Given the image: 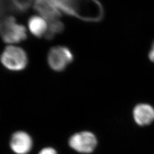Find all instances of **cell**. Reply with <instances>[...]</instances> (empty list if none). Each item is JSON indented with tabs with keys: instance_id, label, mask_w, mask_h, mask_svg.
<instances>
[{
	"instance_id": "6da1fadb",
	"label": "cell",
	"mask_w": 154,
	"mask_h": 154,
	"mask_svg": "<svg viewBox=\"0 0 154 154\" xmlns=\"http://www.w3.org/2000/svg\"><path fill=\"white\" fill-rule=\"evenodd\" d=\"M0 37L6 44L20 43L28 38L25 27L17 22L13 16L3 18L0 21Z\"/></svg>"
},
{
	"instance_id": "7a4b0ae2",
	"label": "cell",
	"mask_w": 154,
	"mask_h": 154,
	"mask_svg": "<svg viewBox=\"0 0 154 154\" xmlns=\"http://www.w3.org/2000/svg\"><path fill=\"white\" fill-rule=\"evenodd\" d=\"M0 62L6 69L11 72H21L25 70L29 63L26 51L21 48L8 46L0 55Z\"/></svg>"
},
{
	"instance_id": "3957f363",
	"label": "cell",
	"mask_w": 154,
	"mask_h": 154,
	"mask_svg": "<svg viewBox=\"0 0 154 154\" xmlns=\"http://www.w3.org/2000/svg\"><path fill=\"white\" fill-rule=\"evenodd\" d=\"M74 60L73 53L70 48L65 46L52 47L47 55V62L50 68L58 72L65 70Z\"/></svg>"
},
{
	"instance_id": "277c9868",
	"label": "cell",
	"mask_w": 154,
	"mask_h": 154,
	"mask_svg": "<svg viewBox=\"0 0 154 154\" xmlns=\"http://www.w3.org/2000/svg\"><path fill=\"white\" fill-rule=\"evenodd\" d=\"M70 147L78 152L90 154L97 145V139L92 132L82 131L72 135L69 139Z\"/></svg>"
},
{
	"instance_id": "5b68a950",
	"label": "cell",
	"mask_w": 154,
	"mask_h": 154,
	"mask_svg": "<svg viewBox=\"0 0 154 154\" xmlns=\"http://www.w3.org/2000/svg\"><path fill=\"white\" fill-rule=\"evenodd\" d=\"M33 139L27 132L18 131L11 135L10 147L16 154H27L33 148Z\"/></svg>"
},
{
	"instance_id": "8992f818",
	"label": "cell",
	"mask_w": 154,
	"mask_h": 154,
	"mask_svg": "<svg viewBox=\"0 0 154 154\" xmlns=\"http://www.w3.org/2000/svg\"><path fill=\"white\" fill-rule=\"evenodd\" d=\"M54 5L61 11L70 16L83 20L81 9L86 0H51Z\"/></svg>"
},
{
	"instance_id": "52a82bcc",
	"label": "cell",
	"mask_w": 154,
	"mask_h": 154,
	"mask_svg": "<svg viewBox=\"0 0 154 154\" xmlns=\"http://www.w3.org/2000/svg\"><path fill=\"white\" fill-rule=\"evenodd\" d=\"M33 8L35 11L50 21L57 20L61 16V13L51 0H34Z\"/></svg>"
},
{
	"instance_id": "ba28073f",
	"label": "cell",
	"mask_w": 154,
	"mask_h": 154,
	"mask_svg": "<svg viewBox=\"0 0 154 154\" xmlns=\"http://www.w3.org/2000/svg\"><path fill=\"white\" fill-rule=\"evenodd\" d=\"M133 116L138 125H149L154 121V108L149 104H139L134 109Z\"/></svg>"
},
{
	"instance_id": "9c48e42d",
	"label": "cell",
	"mask_w": 154,
	"mask_h": 154,
	"mask_svg": "<svg viewBox=\"0 0 154 154\" xmlns=\"http://www.w3.org/2000/svg\"><path fill=\"white\" fill-rule=\"evenodd\" d=\"M30 32L35 38H42L47 32V23L44 20L37 16H31L28 20Z\"/></svg>"
},
{
	"instance_id": "30bf717a",
	"label": "cell",
	"mask_w": 154,
	"mask_h": 154,
	"mask_svg": "<svg viewBox=\"0 0 154 154\" xmlns=\"http://www.w3.org/2000/svg\"><path fill=\"white\" fill-rule=\"evenodd\" d=\"M9 10L17 14L26 13L30 8L32 0H8Z\"/></svg>"
},
{
	"instance_id": "8fae6325",
	"label": "cell",
	"mask_w": 154,
	"mask_h": 154,
	"mask_svg": "<svg viewBox=\"0 0 154 154\" xmlns=\"http://www.w3.org/2000/svg\"><path fill=\"white\" fill-rule=\"evenodd\" d=\"M65 30V25L63 22L58 20L50 21L49 25L47 32L45 35V38L47 40H52L55 36L60 34Z\"/></svg>"
},
{
	"instance_id": "7c38bea8",
	"label": "cell",
	"mask_w": 154,
	"mask_h": 154,
	"mask_svg": "<svg viewBox=\"0 0 154 154\" xmlns=\"http://www.w3.org/2000/svg\"><path fill=\"white\" fill-rule=\"evenodd\" d=\"M8 11H10L8 0H0V21Z\"/></svg>"
},
{
	"instance_id": "4fadbf2b",
	"label": "cell",
	"mask_w": 154,
	"mask_h": 154,
	"mask_svg": "<svg viewBox=\"0 0 154 154\" xmlns=\"http://www.w3.org/2000/svg\"><path fill=\"white\" fill-rule=\"evenodd\" d=\"M38 154H58L55 149L52 147H45L42 149Z\"/></svg>"
},
{
	"instance_id": "5bb4252c",
	"label": "cell",
	"mask_w": 154,
	"mask_h": 154,
	"mask_svg": "<svg viewBox=\"0 0 154 154\" xmlns=\"http://www.w3.org/2000/svg\"><path fill=\"white\" fill-rule=\"evenodd\" d=\"M149 60L154 62V50L152 49L150 50L149 53Z\"/></svg>"
},
{
	"instance_id": "9a60e30c",
	"label": "cell",
	"mask_w": 154,
	"mask_h": 154,
	"mask_svg": "<svg viewBox=\"0 0 154 154\" xmlns=\"http://www.w3.org/2000/svg\"><path fill=\"white\" fill-rule=\"evenodd\" d=\"M152 49L154 50V41L153 42V43H152Z\"/></svg>"
}]
</instances>
